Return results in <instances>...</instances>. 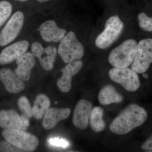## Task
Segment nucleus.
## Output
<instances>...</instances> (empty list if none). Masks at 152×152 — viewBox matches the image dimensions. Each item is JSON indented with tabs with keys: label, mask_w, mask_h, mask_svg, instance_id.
I'll list each match as a JSON object with an SVG mask.
<instances>
[{
	"label": "nucleus",
	"mask_w": 152,
	"mask_h": 152,
	"mask_svg": "<svg viewBox=\"0 0 152 152\" xmlns=\"http://www.w3.org/2000/svg\"><path fill=\"white\" fill-rule=\"evenodd\" d=\"M147 118L148 113L143 107L137 104H131L111 123L110 130L116 134H125L142 125Z\"/></svg>",
	"instance_id": "nucleus-1"
},
{
	"label": "nucleus",
	"mask_w": 152,
	"mask_h": 152,
	"mask_svg": "<svg viewBox=\"0 0 152 152\" xmlns=\"http://www.w3.org/2000/svg\"><path fill=\"white\" fill-rule=\"evenodd\" d=\"M138 44L134 39H128L111 51L109 63L114 67H128L132 64L137 51Z\"/></svg>",
	"instance_id": "nucleus-2"
},
{
	"label": "nucleus",
	"mask_w": 152,
	"mask_h": 152,
	"mask_svg": "<svg viewBox=\"0 0 152 152\" xmlns=\"http://www.w3.org/2000/svg\"><path fill=\"white\" fill-rule=\"evenodd\" d=\"M58 53L66 64L81 59L84 55V48L73 31L69 32L61 41Z\"/></svg>",
	"instance_id": "nucleus-3"
},
{
	"label": "nucleus",
	"mask_w": 152,
	"mask_h": 152,
	"mask_svg": "<svg viewBox=\"0 0 152 152\" xmlns=\"http://www.w3.org/2000/svg\"><path fill=\"white\" fill-rule=\"evenodd\" d=\"M124 28V23L119 17H110L106 21L104 31L96 38V46L101 49L107 48L119 37Z\"/></svg>",
	"instance_id": "nucleus-4"
},
{
	"label": "nucleus",
	"mask_w": 152,
	"mask_h": 152,
	"mask_svg": "<svg viewBox=\"0 0 152 152\" xmlns=\"http://www.w3.org/2000/svg\"><path fill=\"white\" fill-rule=\"evenodd\" d=\"M2 134L6 141L22 151H34L39 145L37 138L25 131L5 129Z\"/></svg>",
	"instance_id": "nucleus-5"
},
{
	"label": "nucleus",
	"mask_w": 152,
	"mask_h": 152,
	"mask_svg": "<svg viewBox=\"0 0 152 152\" xmlns=\"http://www.w3.org/2000/svg\"><path fill=\"white\" fill-rule=\"evenodd\" d=\"M109 76L112 81L131 92L137 91L140 86L137 73L128 67H114L109 71Z\"/></svg>",
	"instance_id": "nucleus-6"
},
{
	"label": "nucleus",
	"mask_w": 152,
	"mask_h": 152,
	"mask_svg": "<svg viewBox=\"0 0 152 152\" xmlns=\"http://www.w3.org/2000/svg\"><path fill=\"white\" fill-rule=\"evenodd\" d=\"M152 63V39H143L138 44L137 51L131 69L137 74L145 72Z\"/></svg>",
	"instance_id": "nucleus-7"
},
{
	"label": "nucleus",
	"mask_w": 152,
	"mask_h": 152,
	"mask_svg": "<svg viewBox=\"0 0 152 152\" xmlns=\"http://www.w3.org/2000/svg\"><path fill=\"white\" fill-rule=\"evenodd\" d=\"M24 20L23 14L18 11L11 17L0 33V46L7 45L14 41L20 32Z\"/></svg>",
	"instance_id": "nucleus-8"
},
{
	"label": "nucleus",
	"mask_w": 152,
	"mask_h": 152,
	"mask_svg": "<svg viewBox=\"0 0 152 152\" xmlns=\"http://www.w3.org/2000/svg\"><path fill=\"white\" fill-rule=\"evenodd\" d=\"M31 50L33 55L38 58L39 62L44 70L50 71L53 69L56 56V48L50 46L44 48L40 43L36 42L32 45Z\"/></svg>",
	"instance_id": "nucleus-9"
},
{
	"label": "nucleus",
	"mask_w": 152,
	"mask_h": 152,
	"mask_svg": "<svg viewBox=\"0 0 152 152\" xmlns=\"http://www.w3.org/2000/svg\"><path fill=\"white\" fill-rule=\"evenodd\" d=\"M83 63L80 60H76L69 63L62 69V75L58 80V88L63 93L69 92L72 88V78L80 72L83 66Z\"/></svg>",
	"instance_id": "nucleus-10"
},
{
	"label": "nucleus",
	"mask_w": 152,
	"mask_h": 152,
	"mask_svg": "<svg viewBox=\"0 0 152 152\" xmlns=\"http://www.w3.org/2000/svg\"><path fill=\"white\" fill-rule=\"evenodd\" d=\"M92 104L89 101L81 99L78 102L74 110L72 122L74 126L81 130L88 126Z\"/></svg>",
	"instance_id": "nucleus-11"
},
{
	"label": "nucleus",
	"mask_w": 152,
	"mask_h": 152,
	"mask_svg": "<svg viewBox=\"0 0 152 152\" xmlns=\"http://www.w3.org/2000/svg\"><path fill=\"white\" fill-rule=\"evenodd\" d=\"M0 80L6 90L11 94H17L24 89L25 85L16 73L9 68L0 69Z\"/></svg>",
	"instance_id": "nucleus-12"
},
{
	"label": "nucleus",
	"mask_w": 152,
	"mask_h": 152,
	"mask_svg": "<svg viewBox=\"0 0 152 152\" xmlns=\"http://www.w3.org/2000/svg\"><path fill=\"white\" fill-rule=\"evenodd\" d=\"M29 46L28 41H19L4 49L0 53V64H10L26 53Z\"/></svg>",
	"instance_id": "nucleus-13"
},
{
	"label": "nucleus",
	"mask_w": 152,
	"mask_h": 152,
	"mask_svg": "<svg viewBox=\"0 0 152 152\" xmlns=\"http://www.w3.org/2000/svg\"><path fill=\"white\" fill-rule=\"evenodd\" d=\"M42 38L46 42H58L65 36L66 31L58 27L56 23L52 20L46 21L37 29Z\"/></svg>",
	"instance_id": "nucleus-14"
},
{
	"label": "nucleus",
	"mask_w": 152,
	"mask_h": 152,
	"mask_svg": "<svg viewBox=\"0 0 152 152\" xmlns=\"http://www.w3.org/2000/svg\"><path fill=\"white\" fill-rule=\"evenodd\" d=\"M0 127L4 129H16L26 131L21 116L14 110L0 111Z\"/></svg>",
	"instance_id": "nucleus-15"
},
{
	"label": "nucleus",
	"mask_w": 152,
	"mask_h": 152,
	"mask_svg": "<svg viewBox=\"0 0 152 152\" xmlns=\"http://www.w3.org/2000/svg\"><path fill=\"white\" fill-rule=\"evenodd\" d=\"M18 67L15 72L23 81L29 80L31 77V71L35 65V56L32 53H25L16 61Z\"/></svg>",
	"instance_id": "nucleus-16"
},
{
	"label": "nucleus",
	"mask_w": 152,
	"mask_h": 152,
	"mask_svg": "<svg viewBox=\"0 0 152 152\" xmlns=\"http://www.w3.org/2000/svg\"><path fill=\"white\" fill-rule=\"evenodd\" d=\"M70 113V109L69 108L49 109L44 116L43 126L48 130L52 129L60 121L67 118Z\"/></svg>",
	"instance_id": "nucleus-17"
},
{
	"label": "nucleus",
	"mask_w": 152,
	"mask_h": 152,
	"mask_svg": "<svg viewBox=\"0 0 152 152\" xmlns=\"http://www.w3.org/2000/svg\"><path fill=\"white\" fill-rule=\"evenodd\" d=\"M98 98L99 102L103 105L119 103L124 100L122 95L118 92L113 86L110 85H106L101 89Z\"/></svg>",
	"instance_id": "nucleus-18"
},
{
	"label": "nucleus",
	"mask_w": 152,
	"mask_h": 152,
	"mask_svg": "<svg viewBox=\"0 0 152 152\" xmlns=\"http://www.w3.org/2000/svg\"><path fill=\"white\" fill-rule=\"evenodd\" d=\"M50 102L49 98L44 94H40L36 97L32 108L33 117L37 120H40L50 109Z\"/></svg>",
	"instance_id": "nucleus-19"
},
{
	"label": "nucleus",
	"mask_w": 152,
	"mask_h": 152,
	"mask_svg": "<svg viewBox=\"0 0 152 152\" xmlns=\"http://www.w3.org/2000/svg\"><path fill=\"white\" fill-rule=\"evenodd\" d=\"M104 110L99 107H96L92 110L90 116L91 128L95 132H102L105 128V123L103 120Z\"/></svg>",
	"instance_id": "nucleus-20"
},
{
	"label": "nucleus",
	"mask_w": 152,
	"mask_h": 152,
	"mask_svg": "<svg viewBox=\"0 0 152 152\" xmlns=\"http://www.w3.org/2000/svg\"><path fill=\"white\" fill-rule=\"evenodd\" d=\"M12 7L7 1L0 2V27L6 21L12 13Z\"/></svg>",
	"instance_id": "nucleus-21"
},
{
	"label": "nucleus",
	"mask_w": 152,
	"mask_h": 152,
	"mask_svg": "<svg viewBox=\"0 0 152 152\" xmlns=\"http://www.w3.org/2000/svg\"><path fill=\"white\" fill-rule=\"evenodd\" d=\"M19 109L23 113V115L29 118L33 117L32 108L28 99L24 96L19 98L18 102Z\"/></svg>",
	"instance_id": "nucleus-22"
},
{
	"label": "nucleus",
	"mask_w": 152,
	"mask_h": 152,
	"mask_svg": "<svg viewBox=\"0 0 152 152\" xmlns=\"http://www.w3.org/2000/svg\"><path fill=\"white\" fill-rule=\"evenodd\" d=\"M138 21L140 27L147 32H152V17H149L144 12L138 15Z\"/></svg>",
	"instance_id": "nucleus-23"
},
{
	"label": "nucleus",
	"mask_w": 152,
	"mask_h": 152,
	"mask_svg": "<svg viewBox=\"0 0 152 152\" xmlns=\"http://www.w3.org/2000/svg\"><path fill=\"white\" fill-rule=\"evenodd\" d=\"M48 142L50 145L53 146L66 148L69 145V143L66 140L59 137L50 138Z\"/></svg>",
	"instance_id": "nucleus-24"
},
{
	"label": "nucleus",
	"mask_w": 152,
	"mask_h": 152,
	"mask_svg": "<svg viewBox=\"0 0 152 152\" xmlns=\"http://www.w3.org/2000/svg\"><path fill=\"white\" fill-rule=\"evenodd\" d=\"M22 150L19 149L7 141H2L0 142V152H16Z\"/></svg>",
	"instance_id": "nucleus-25"
},
{
	"label": "nucleus",
	"mask_w": 152,
	"mask_h": 152,
	"mask_svg": "<svg viewBox=\"0 0 152 152\" xmlns=\"http://www.w3.org/2000/svg\"><path fill=\"white\" fill-rule=\"evenodd\" d=\"M142 148L148 151H152V134L142 144Z\"/></svg>",
	"instance_id": "nucleus-26"
},
{
	"label": "nucleus",
	"mask_w": 152,
	"mask_h": 152,
	"mask_svg": "<svg viewBox=\"0 0 152 152\" xmlns=\"http://www.w3.org/2000/svg\"><path fill=\"white\" fill-rule=\"evenodd\" d=\"M21 117L24 124L27 127H28L29 125V118L23 115H22L21 116Z\"/></svg>",
	"instance_id": "nucleus-27"
},
{
	"label": "nucleus",
	"mask_w": 152,
	"mask_h": 152,
	"mask_svg": "<svg viewBox=\"0 0 152 152\" xmlns=\"http://www.w3.org/2000/svg\"><path fill=\"white\" fill-rule=\"evenodd\" d=\"M38 1L41 3L46 2L48 1H50V0H37Z\"/></svg>",
	"instance_id": "nucleus-28"
},
{
	"label": "nucleus",
	"mask_w": 152,
	"mask_h": 152,
	"mask_svg": "<svg viewBox=\"0 0 152 152\" xmlns=\"http://www.w3.org/2000/svg\"><path fill=\"white\" fill-rule=\"evenodd\" d=\"M143 76L145 78H148V76L146 74H144L143 75Z\"/></svg>",
	"instance_id": "nucleus-29"
},
{
	"label": "nucleus",
	"mask_w": 152,
	"mask_h": 152,
	"mask_svg": "<svg viewBox=\"0 0 152 152\" xmlns=\"http://www.w3.org/2000/svg\"><path fill=\"white\" fill-rule=\"evenodd\" d=\"M16 1H28V0H15Z\"/></svg>",
	"instance_id": "nucleus-30"
}]
</instances>
